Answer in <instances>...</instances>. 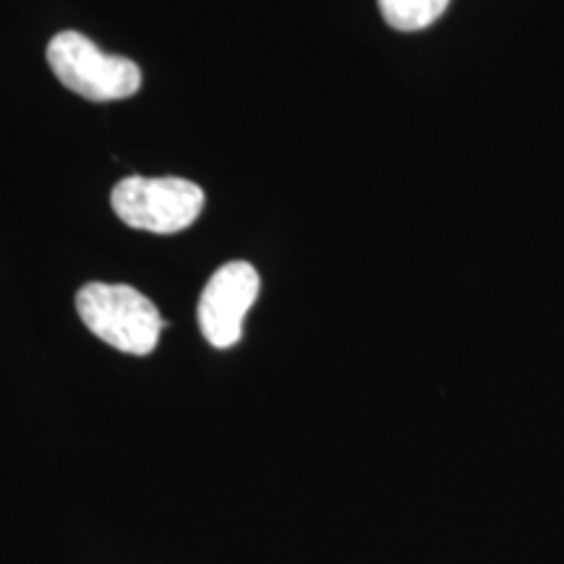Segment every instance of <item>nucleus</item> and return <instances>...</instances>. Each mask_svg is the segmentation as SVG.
I'll return each mask as SVG.
<instances>
[{
    "label": "nucleus",
    "instance_id": "1",
    "mask_svg": "<svg viewBox=\"0 0 564 564\" xmlns=\"http://www.w3.org/2000/svg\"><path fill=\"white\" fill-rule=\"evenodd\" d=\"M76 312L91 335L129 356H150L167 327L158 306L131 285L89 282L76 295Z\"/></svg>",
    "mask_w": 564,
    "mask_h": 564
},
{
    "label": "nucleus",
    "instance_id": "2",
    "mask_svg": "<svg viewBox=\"0 0 564 564\" xmlns=\"http://www.w3.org/2000/svg\"><path fill=\"white\" fill-rule=\"evenodd\" d=\"M47 63L63 87L84 100H126L141 89V68L123 55L100 51L82 32H58L47 45Z\"/></svg>",
    "mask_w": 564,
    "mask_h": 564
},
{
    "label": "nucleus",
    "instance_id": "5",
    "mask_svg": "<svg viewBox=\"0 0 564 564\" xmlns=\"http://www.w3.org/2000/svg\"><path fill=\"white\" fill-rule=\"evenodd\" d=\"M449 0H379L387 24L398 32H421L447 11Z\"/></svg>",
    "mask_w": 564,
    "mask_h": 564
},
{
    "label": "nucleus",
    "instance_id": "3",
    "mask_svg": "<svg viewBox=\"0 0 564 564\" xmlns=\"http://www.w3.org/2000/svg\"><path fill=\"white\" fill-rule=\"evenodd\" d=\"M112 212L118 220L133 230L173 236L192 228L204 209V192L194 181L175 178H144L129 175L112 188Z\"/></svg>",
    "mask_w": 564,
    "mask_h": 564
},
{
    "label": "nucleus",
    "instance_id": "4",
    "mask_svg": "<svg viewBox=\"0 0 564 564\" xmlns=\"http://www.w3.org/2000/svg\"><path fill=\"white\" fill-rule=\"evenodd\" d=\"M259 285V272L249 262H228L212 274L199 299V327L212 348L225 350L241 340Z\"/></svg>",
    "mask_w": 564,
    "mask_h": 564
}]
</instances>
